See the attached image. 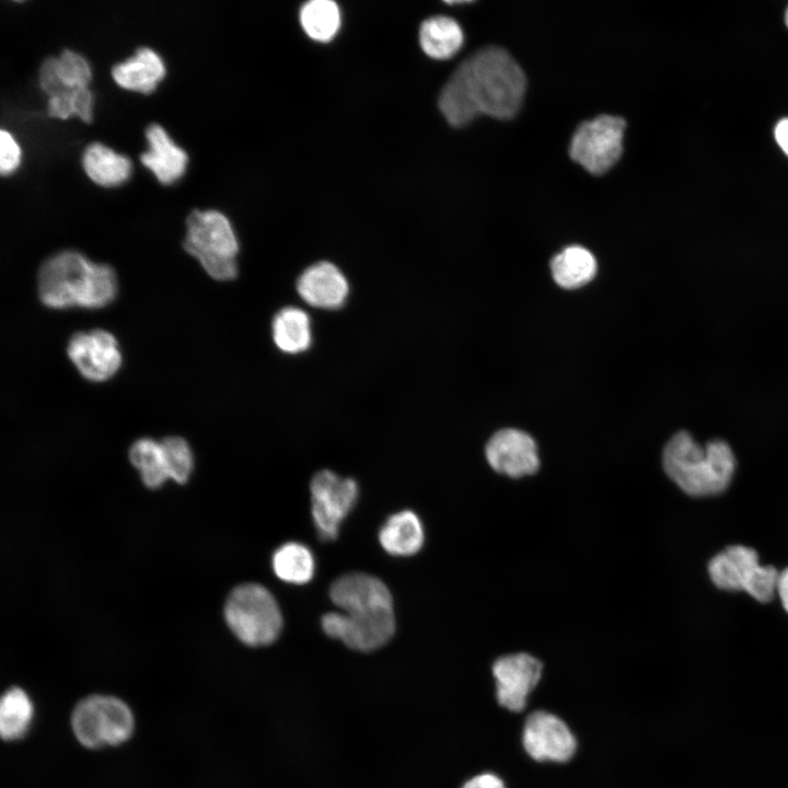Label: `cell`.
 Masks as SVG:
<instances>
[{
	"label": "cell",
	"instance_id": "cell-1",
	"mask_svg": "<svg viewBox=\"0 0 788 788\" xmlns=\"http://www.w3.org/2000/svg\"><path fill=\"white\" fill-rule=\"evenodd\" d=\"M525 84L515 59L501 47L487 46L454 69L439 94L438 105L454 127L482 114L507 119L518 113Z\"/></svg>",
	"mask_w": 788,
	"mask_h": 788
},
{
	"label": "cell",
	"instance_id": "cell-2",
	"mask_svg": "<svg viewBox=\"0 0 788 788\" xmlns=\"http://www.w3.org/2000/svg\"><path fill=\"white\" fill-rule=\"evenodd\" d=\"M117 292L112 267L90 262L81 253L63 251L46 259L38 271V294L48 308H103Z\"/></svg>",
	"mask_w": 788,
	"mask_h": 788
},
{
	"label": "cell",
	"instance_id": "cell-3",
	"mask_svg": "<svg viewBox=\"0 0 788 788\" xmlns=\"http://www.w3.org/2000/svg\"><path fill=\"white\" fill-rule=\"evenodd\" d=\"M662 464L667 475L686 494L711 496L730 484L735 457L725 440L714 439L700 445L682 430L665 444Z\"/></svg>",
	"mask_w": 788,
	"mask_h": 788
},
{
	"label": "cell",
	"instance_id": "cell-4",
	"mask_svg": "<svg viewBox=\"0 0 788 788\" xmlns=\"http://www.w3.org/2000/svg\"><path fill=\"white\" fill-rule=\"evenodd\" d=\"M184 248L216 280L237 275L239 243L229 219L218 210H193L186 219Z\"/></svg>",
	"mask_w": 788,
	"mask_h": 788
},
{
	"label": "cell",
	"instance_id": "cell-5",
	"mask_svg": "<svg viewBox=\"0 0 788 788\" xmlns=\"http://www.w3.org/2000/svg\"><path fill=\"white\" fill-rule=\"evenodd\" d=\"M224 617L233 634L252 647L273 644L282 629V615L276 599L257 583H244L231 591L224 605Z\"/></svg>",
	"mask_w": 788,
	"mask_h": 788
},
{
	"label": "cell",
	"instance_id": "cell-6",
	"mask_svg": "<svg viewBox=\"0 0 788 788\" xmlns=\"http://www.w3.org/2000/svg\"><path fill=\"white\" fill-rule=\"evenodd\" d=\"M72 731L85 748L118 745L132 734L134 715L126 703L114 696L91 695L81 699L71 715Z\"/></svg>",
	"mask_w": 788,
	"mask_h": 788
},
{
	"label": "cell",
	"instance_id": "cell-7",
	"mask_svg": "<svg viewBox=\"0 0 788 788\" xmlns=\"http://www.w3.org/2000/svg\"><path fill=\"white\" fill-rule=\"evenodd\" d=\"M708 572L717 588L743 590L761 603L772 601L777 591V569L760 566L757 553L746 546L732 545L717 554L709 560Z\"/></svg>",
	"mask_w": 788,
	"mask_h": 788
},
{
	"label": "cell",
	"instance_id": "cell-8",
	"mask_svg": "<svg viewBox=\"0 0 788 788\" xmlns=\"http://www.w3.org/2000/svg\"><path fill=\"white\" fill-rule=\"evenodd\" d=\"M625 128L624 118L607 114L581 123L571 138L570 158L591 174L605 173L622 155Z\"/></svg>",
	"mask_w": 788,
	"mask_h": 788
},
{
	"label": "cell",
	"instance_id": "cell-9",
	"mask_svg": "<svg viewBox=\"0 0 788 788\" xmlns=\"http://www.w3.org/2000/svg\"><path fill=\"white\" fill-rule=\"evenodd\" d=\"M312 518L322 541H334L339 525L358 500V485L352 478L322 470L310 484Z\"/></svg>",
	"mask_w": 788,
	"mask_h": 788
},
{
	"label": "cell",
	"instance_id": "cell-10",
	"mask_svg": "<svg viewBox=\"0 0 788 788\" xmlns=\"http://www.w3.org/2000/svg\"><path fill=\"white\" fill-rule=\"evenodd\" d=\"M331 600L355 622H371L394 615L393 599L385 583L363 572L346 573L329 589Z\"/></svg>",
	"mask_w": 788,
	"mask_h": 788
},
{
	"label": "cell",
	"instance_id": "cell-11",
	"mask_svg": "<svg viewBox=\"0 0 788 788\" xmlns=\"http://www.w3.org/2000/svg\"><path fill=\"white\" fill-rule=\"evenodd\" d=\"M67 351L82 376L94 382L109 379L121 364L115 337L101 329L76 333L69 340Z\"/></svg>",
	"mask_w": 788,
	"mask_h": 788
},
{
	"label": "cell",
	"instance_id": "cell-12",
	"mask_svg": "<svg viewBox=\"0 0 788 788\" xmlns=\"http://www.w3.org/2000/svg\"><path fill=\"white\" fill-rule=\"evenodd\" d=\"M522 739L525 751L536 761L566 762L577 748L567 725L546 711H535L528 717Z\"/></svg>",
	"mask_w": 788,
	"mask_h": 788
},
{
	"label": "cell",
	"instance_id": "cell-13",
	"mask_svg": "<svg viewBox=\"0 0 788 788\" xmlns=\"http://www.w3.org/2000/svg\"><path fill=\"white\" fill-rule=\"evenodd\" d=\"M493 673L498 703L511 711H521L541 679L542 664L528 653L509 654L494 663Z\"/></svg>",
	"mask_w": 788,
	"mask_h": 788
},
{
	"label": "cell",
	"instance_id": "cell-14",
	"mask_svg": "<svg viewBox=\"0 0 788 788\" xmlns=\"http://www.w3.org/2000/svg\"><path fill=\"white\" fill-rule=\"evenodd\" d=\"M485 453L496 472L514 478L534 474L540 466L534 439L519 429L497 431L487 442Z\"/></svg>",
	"mask_w": 788,
	"mask_h": 788
},
{
	"label": "cell",
	"instance_id": "cell-15",
	"mask_svg": "<svg viewBox=\"0 0 788 788\" xmlns=\"http://www.w3.org/2000/svg\"><path fill=\"white\" fill-rule=\"evenodd\" d=\"M296 288L305 303L324 310L341 308L349 294L347 278L329 262H318L304 269L297 279Z\"/></svg>",
	"mask_w": 788,
	"mask_h": 788
},
{
	"label": "cell",
	"instance_id": "cell-16",
	"mask_svg": "<svg viewBox=\"0 0 788 788\" xmlns=\"http://www.w3.org/2000/svg\"><path fill=\"white\" fill-rule=\"evenodd\" d=\"M321 624L326 635L359 651L381 648L395 633L394 615L371 622H355L341 612H328L323 615Z\"/></svg>",
	"mask_w": 788,
	"mask_h": 788
},
{
	"label": "cell",
	"instance_id": "cell-17",
	"mask_svg": "<svg viewBox=\"0 0 788 788\" xmlns=\"http://www.w3.org/2000/svg\"><path fill=\"white\" fill-rule=\"evenodd\" d=\"M146 138L148 150L140 155L142 164L161 184L169 185L181 178L188 161L185 150L177 146L159 124L147 127Z\"/></svg>",
	"mask_w": 788,
	"mask_h": 788
},
{
	"label": "cell",
	"instance_id": "cell-18",
	"mask_svg": "<svg viewBox=\"0 0 788 788\" xmlns=\"http://www.w3.org/2000/svg\"><path fill=\"white\" fill-rule=\"evenodd\" d=\"M92 78L88 60L79 53L65 49L58 57L46 58L39 68V86L51 96L60 91L89 88Z\"/></svg>",
	"mask_w": 788,
	"mask_h": 788
},
{
	"label": "cell",
	"instance_id": "cell-19",
	"mask_svg": "<svg viewBox=\"0 0 788 788\" xmlns=\"http://www.w3.org/2000/svg\"><path fill=\"white\" fill-rule=\"evenodd\" d=\"M165 72L163 59L149 47L138 48L134 56L112 68V77L119 86L146 94L155 90Z\"/></svg>",
	"mask_w": 788,
	"mask_h": 788
},
{
	"label": "cell",
	"instance_id": "cell-20",
	"mask_svg": "<svg viewBox=\"0 0 788 788\" xmlns=\"http://www.w3.org/2000/svg\"><path fill=\"white\" fill-rule=\"evenodd\" d=\"M421 521L412 510L392 514L379 531V541L385 552L393 556H412L424 544Z\"/></svg>",
	"mask_w": 788,
	"mask_h": 788
},
{
	"label": "cell",
	"instance_id": "cell-21",
	"mask_svg": "<svg viewBox=\"0 0 788 788\" xmlns=\"http://www.w3.org/2000/svg\"><path fill=\"white\" fill-rule=\"evenodd\" d=\"M82 166L96 184L113 187L125 183L131 174V161L101 142H92L82 153Z\"/></svg>",
	"mask_w": 788,
	"mask_h": 788
},
{
	"label": "cell",
	"instance_id": "cell-22",
	"mask_svg": "<svg viewBox=\"0 0 788 788\" xmlns=\"http://www.w3.org/2000/svg\"><path fill=\"white\" fill-rule=\"evenodd\" d=\"M271 336L276 347L289 355L308 350L312 344L309 314L297 306L280 309L271 321Z\"/></svg>",
	"mask_w": 788,
	"mask_h": 788
},
{
	"label": "cell",
	"instance_id": "cell-23",
	"mask_svg": "<svg viewBox=\"0 0 788 788\" xmlns=\"http://www.w3.org/2000/svg\"><path fill=\"white\" fill-rule=\"evenodd\" d=\"M464 40L460 24L447 15H434L425 20L419 28V43L431 58L448 59L455 55Z\"/></svg>",
	"mask_w": 788,
	"mask_h": 788
},
{
	"label": "cell",
	"instance_id": "cell-24",
	"mask_svg": "<svg viewBox=\"0 0 788 788\" xmlns=\"http://www.w3.org/2000/svg\"><path fill=\"white\" fill-rule=\"evenodd\" d=\"M551 269L558 286L576 289L593 279L596 274V260L586 247L571 245L553 257Z\"/></svg>",
	"mask_w": 788,
	"mask_h": 788
},
{
	"label": "cell",
	"instance_id": "cell-25",
	"mask_svg": "<svg viewBox=\"0 0 788 788\" xmlns=\"http://www.w3.org/2000/svg\"><path fill=\"white\" fill-rule=\"evenodd\" d=\"M271 565L280 580L292 584L308 583L315 571L312 552L297 542H288L279 546L273 554Z\"/></svg>",
	"mask_w": 788,
	"mask_h": 788
},
{
	"label": "cell",
	"instance_id": "cell-26",
	"mask_svg": "<svg viewBox=\"0 0 788 788\" xmlns=\"http://www.w3.org/2000/svg\"><path fill=\"white\" fill-rule=\"evenodd\" d=\"M34 717V705L20 687L9 688L0 703V733L7 741L21 739L28 731Z\"/></svg>",
	"mask_w": 788,
	"mask_h": 788
},
{
	"label": "cell",
	"instance_id": "cell-27",
	"mask_svg": "<svg viewBox=\"0 0 788 788\" xmlns=\"http://www.w3.org/2000/svg\"><path fill=\"white\" fill-rule=\"evenodd\" d=\"M300 22L309 37L328 42L340 26V11L332 0H311L301 8Z\"/></svg>",
	"mask_w": 788,
	"mask_h": 788
},
{
	"label": "cell",
	"instance_id": "cell-28",
	"mask_svg": "<svg viewBox=\"0 0 788 788\" xmlns=\"http://www.w3.org/2000/svg\"><path fill=\"white\" fill-rule=\"evenodd\" d=\"M129 459L148 487L157 488L169 478L161 442L150 438L137 440L130 448Z\"/></svg>",
	"mask_w": 788,
	"mask_h": 788
},
{
	"label": "cell",
	"instance_id": "cell-29",
	"mask_svg": "<svg viewBox=\"0 0 788 788\" xmlns=\"http://www.w3.org/2000/svg\"><path fill=\"white\" fill-rule=\"evenodd\" d=\"M47 113L61 119L76 115L90 123L93 115V94L89 88L60 91L48 96Z\"/></svg>",
	"mask_w": 788,
	"mask_h": 788
},
{
	"label": "cell",
	"instance_id": "cell-30",
	"mask_svg": "<svg viewBox=\"0 0 788 788\" xmlns=\"http://www.w3.org/2000/svg\"><path fill=\"white\" fill-rule=\"evenodd\" d=\"M165 456L169 478L185 483L192 473L193 454L187 442L179 437H169L161 441Z\"/></svg>",
	"mask_w": 788,
	"mask_h": 788
},
{
	"label": "cell",
	"instance_id": "cell-31",
	"mask_svg": "<svg viewBox=\"0 0 788 788\" xmlns=\"http://www.w3.org/2000/svg\"><path fill=\"white\" fill-rule=\"evenodd\" d=\"M21 150L13 136L2 129L0 131V171L3 175L10 174L19 166Z\"/></svg>",
	"mask_w": 788,
	"mask_h": 788
},
{
	"label": "cell",
	"instance_id": "cell-32",
	"mask_svg": "<svg viewBox=\"0 0 788 788\" xmlns=\"http://www.w3.org/2000/svg\"><path fill=\"white\" fill-rule=\"evenodd\" d=\"M462 788H506L502 780L494 774L485 773L473 777Z\"/></svg>",
	"mask_w": 788,
	"mask_h": 788
},
{
	"label": "cell",
	"instance_id": "cell-33",
	"mask_svg": "<svg viewBox=\"0 0 788 788\" xmlns=\"http://www.w3.org/2000/svg\"><path fill=\"white\" fill-rule=\"evenodd\" d=\"M775 139L781 150L788 155V118L781 119L776 125Z\"/></svg>",
	"mask_w": 788,
	"mask_h": 788
},
{
	"label": "cell",
	"instance_id": "cell-34",
	"mask_svg": "<svg viewBox=\"0 0 788 788\" xmlns=\"http://www.w3.org/2000/svg\"><path fill=\"white\" fill-rule=\"evenodd\" d=\"M777 592L780 596L784 609L788 613V568L779 572Z\"/></svg>",
	"mask_w": 788,
	"mask_h": 788
},
{
	"label": "cell",
	"instance_id": "cell-35",
	"mask_svg": "<svg viewBox=\"0 0 788 788\" xmlns=\"http://www.w3.org/2000/svg\"><path fill=\"white\" fill-rule=\"evenodd\" d=\"M785 22H786V25H787V27H788V8H787L786 13H785Z\"/></svg>",
	"mask_w": 788,
	"mask_h": 788
}]
</instances>
